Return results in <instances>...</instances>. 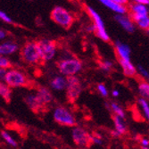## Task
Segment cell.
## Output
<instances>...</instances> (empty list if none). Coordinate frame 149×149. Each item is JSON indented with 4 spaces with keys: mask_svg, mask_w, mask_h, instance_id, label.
Wrapping results in <instances>:
<instances>
[{
    "mask_svg": "<svg viewBox=\"0 0 149 149\" xmlns=\"http://www.w3.org/2000/svg\"><path fill=\"white\" fill-rule=\"evenodd\" d=\"M50 17L56 23L65 30L70 29L74 22L72 13L62 6H56L54 8L50 13Z\"/></svg>",
    "mask_w": 149,
    "mask_h": 149,
    "instance_id": "obj_1",
    "label": "cell"
},
{
    "mask_svg": "<svg viewBox=\"0 0 149 149\" xmlns=\"http://www.w3.org/2000/svg\"><path fill=\"white\" fill-rule=\"evenodd\" d=\"M6 83L12 88L15 87H29L31 85V80L27 76L17 70H10L5 73Z\"/></svg>",
    "mask_w": 149,
    "mask_h": 149,
    "instance_id": "obj_2",
    "label": "cell"
},
{
    "mask_svg": "<svg viewBox=\"0 0 149 149\" xmlns=\"http://www.w3.org/2000/svg\"><path fill=\"white\" fill-rule=\"evenodd\" d=\"M39 57L43 61H49L54 58L56 53V44L49 39H41L36 43Z\"/></svg>",
    "mask_w": 149,
    "mask_h": 149,
    "instance_id": "obj_3",
    "label": "cell"
},
{
    "mask_svg": "<svg viewBox=\"0 0 149 149\" xmlns=\"http://www.w3.org/2000/svg\"><path fill=\"white\" fill-rule=\"evenodd\" d=\"M21 56L24 62L27 63L34 64L38 63L40 60L38 47L35 42L29 41L27 42L21 50Z\"/></svg>",
    "mask_w": 149,
    "mask_h": 149,
    "instance_id": "obj_4",
    "label": "cell"
},
{
    "mask_svg": "<svg viewBox=\"0 0 149 149\" xmlns=\"http://www.w3.org/2000/svg\"><path fill=\"white\" fill-rule=\"evenodd\" d=\"M81 62L76 58L64 59L58 63V69L60 72L66 76L75 75L79 71L81 70Z\"/></svg>",
    "mask_w": 149,
    "mask_h": 149,
    "instance_id": "obj_5",
    "label": "cell"
},
{
    "mask_svg": "<svg viewBox=\"0 0 149 149\" xmlns=\"http://www.w3.org/2000/svg\"><path fill=\"white\" fill-rule=\"evenodd\" d=\"M87 10L88 11L89 15L91 16V18L93 19L94 22V25L96 26V33L97 35V37L99 38H101L104 41H109L110 40V37L108 35V33L105 31V27L104 24V22L102 20V18L100 17V15L97 13V11H95L92 7L88 6Z\"/></svg>",
    "mask_w": 149,
    "mask_h": 149,
    "instance_id": "obj_6",
    "label": "cell"
},
{
    "mask_svg": "<svg viewBox=\"0 0 149 149\" xmlns=\"http://www.w3.org/2000/svg\"><path fill=\"white\" fill-rule=\"evenodd\" d=\"M66 88H67V98L72 103L75 102L79 97L81 92V86L79 79L74 75L68 76L66 79Z\"/></svg>",
    "mask_w": 149,
    "mask_h": 149,
    "instance_id": "obj_7",
    "label": "cell"
},
{
    "mask_svg": "<svg viewBox=\"0 0 149 149\" xmlns=\"http://www.w3.org/2000/svg\"><path fill=\"white\" fill-rule=\"evenodd\" d=\"M54 119L57 123L68 126V127H73L76 125V120L74 116L63 107H57L54 112Z\"/></svg>",
    "mask_w": 149,
    "mask_h": 149,
    "instance_id": "obj_8",
    "label": "cell"
},
{
    "mask_svg": "<svg viewBox=\"0 0 149 149\" xmlns=\"http://www.w3.org/2000/svg\"><path fill=\"white\" fill-rule=\"evenodd\" d=\"M72 139L74 143L80 147H88L91 142V135L81 128H74L72 130Z\"/></svg>",
    "mask_w": 149,
    "mask_h": 149,
    "instance_id": "obj_9",
    "label": "cell"
},
{
    "mask_svg": "<svg viewBox=\"0 0 149 149\" xmlns=\"http://www.w3.org/2000/svg\"><path fill=\"white\" fill-rule=\"evenodd\" d=\"M114 19L120 23V25L123 27V28L128 31V32H134L135 31V26L133 24V22L130 18H129L128 16L124 15H120V13H118L117 15H115Z\"/></svg>",
    "mask_w": 149,
    "mask_h": 149,
    "instance_id": "obj_10",
    "label": "cell"
},
{
    "mask_svg": "<svg viewBox=\"0 0 149 149\" xmlns=\"http://www.w3.org/2000/svg\"><path fill=\"white\" fill-rule=\"evenodd\" d=\"M25 102L29 105L32 111H34L35 113L39 112L45 106L41 102H40L37 95H29L28 97H25Z\"/></svg>",
    "mask_w": 149,
    "mask_h": 149,
    "instance_id": "obj_11",
    "label": "cell"
},
{
    "mask_svg": "<svg viewBox=\"0 0 149 149\" xmlns=\"http://www.w3.org/2000/svg\"><path fill=\"white\" fill-rule=\"evenodd\" d=\"M115 48L118 57L120 59L130 60V48L129 46L121 43L120 41L115 42Z\"/></svg>",
    "mask_w": 149,
    "mask_h": 149,
    "instance_id": "obj_12",
    "label": "cell"
},
{
    "mask_svg": "<svg viewBox=\"0 0 149 149\" xmlns=\"http://www.w3.org/2000/svg\"><path fill=\"white\" fill-rule=\"evenodd\" d=\"M119 63L121 66V68L123 70V72L128 77H134L137 73V70L135 68V66L132 64L130 60L126 59H120L119 58Z\"/></svg>",
    "mask_w": 149,
    "mask_h": 149,
    "instance_id": "obj_13",
    "label": "cell"
},
{
    "mask_svg": "<svg viewBox=\"0 0 149 149\" xmlns=\"http://www.w3.org/2000/svg\"><path fill=\"white\" fill-rule=\"evenodd\" d=\"M99 1L104 5L106 7H108L109 9L114 11L117 13H120V15H125L127 13V9L124 6L119 5L115 2H113V0H99Z\"/></svg>",
    "mask_w": 149,
    "mask_h": 149,
    "instance_id": "obj_14",
    "label": "cell"
},
{
    "mask_svg": "<svg viewBox=\"0 0 149 149\" xmlns=\"http://www.w3.org/2000/svg\"><path fill=\"white\" fill-rule=\"evenodd\" d=\"M132 20L133 22H137L138 25L141 29L148 31L149 29V18L148 15H134L132 13Z\"/></svg>",
    "mask_w": 149,
    "mask_h": 149,
    "instance_id": "obj_15",
    "label": "cell"
},
{
    "mask_svg": "<svg viewBox=\"0 0 149 149\" xmlns=\"http://www.w3.org/2000/svg\"><path fill=\"white\" fill-rule=\"evenodd\" d=\"M37 96H38V99L40 100V102H41L44 105L50 103L52 101V99H53L51 92L46 88H40L38 89Z\"/></svg>",
    "mask_w": 149,
    "mask_h": 149,
    "instance_id": "obj_16",
    "label": "cell"
},
{
    "mask_svg": "<svg viewBox=\"0 0 149 149\" xmlns=\"http://www.w3.org/2000/svg\"><path fill=\"white\" fill-rule=\"evenodd\" d=\"M18 47L16 44L12 42H6L0 45V55L1 56H6L11 55V54L15 53L17 50Z\"/></svg>",
    "mask_w": 149,
    "mask_h": 149,
    "instance_id": "obj_17",
    "label": "cell"
},
{
    "mask_svg": "<svg viewBox=\"0 0 149 149\" xmlns=\"http://www.w3.org/2000/svg\"><path fill=\"white\" fill-rule=\"evenodd\" d=\"M113 121H114V125L116 128V131L119 132L120 135H123L127 132V127H126V123L123 120V117L118 116V115H114L113 116Z\"/></svg>",
    "mask_w": 149,
    "mask_h": 149,
    "instance_id": "obj_18",
    "label": "cell"
},
{
    "mask_svg": "<svg viewBox=\"0 0 149 149\" xmlns=\"http://www.w3.org/2000/svg\"><path fill=\"white\" fill-rule=\"evenodd\" d=\"M66 79L63 77H56L52 80L51 87L56 90H63L66 88Z\"/></svg>",
    "mask_w": 149,
    "mask_h": 149,
    "instance_id": "obj_19",
    "label": "cell"
},
{
    "mask_svg": "<svg viewBox=\"0 0 149 149\" xmlns=\"http://www.w3.org/2000/svg\"><path fill=\"white\" fill-rule=\"evenodd\" d=\"M131 11L134 15H148V9L146 5L142 4H134L131 6Z\"/></svg>",
    "mask_w": 149,
    "mask_h": 149,
    "instance_id": "obj_20",
    "label": "cell"
},
{
    "mask_svg": "<svg viewBox=\"0 0 149 149\" xmlns=\"http://www.w3.org/2000/svg\"><path fill=\"white\" fill-rule=\"evenodd\" d=\"M0 96H1L6 102H10L11 100V89L10 87L0 81Z\"/></svg>",
    "mask_w": 149,
    "mask_h": 149,
    "instance_id": "obj_21",
    "label": "cell"
},
{
    "mask_svg": "<svg viewBox=\"0 0 149 149\" xmlns=\"http://www.w3.org/2000/svg\"><path fill=\"white\" fill-rule=\"evenodd\" d=\"M139 91L144 98L145 97L147 98L149 97V85H148V83L145 82V81L140 82L139 85Z\"/></svg>",
    "mask_w": 149,
    "mask_h": 149,
    "instance_id": "obj_22",
    "label": "cell"
},
{
    "mask_svg": "<svg viewBox=\"0 0 149 149\" xmlns=\"http://www.w3.org/2000/svg\"><path fill=\"white\" fill-rule=\"evenodd\" d=\"M139 104L142 107L143 112H144V113L146 115V118L148 120V118H149V106H148L147 101L143 97V98H139Z\"/></svg>",
    "mask_w": 149,
    "mask_h": 149,
    "instance_id": "obj_23",
    "label": "cell"
},
{
    "mask_svg": "<svg viewBox=\"0 0 149 149\" xmlns=\"http://www.w3.org/2000/svg\"><path fill=\"white\" fill-rule=\"evenodd\" d=\"M111 108H112V110L114 112V113L118 116H120V117H123L124 118L125 116V113L123 110V108H121L119 104H115V103H112L111 104Z\"/></svg>",
    "mask_w": 149,
    "mask_h": 149,
    "instance_id": "obj_24",
    "label": "cell"
},
{
    "mask_svg": "<svg viewBox=\"0 0 149 149\" xmlns=\"http://www.w3.org/2000/svg\"><path fill=\"white\" fill-rule=\"evenodd\" d=\"M10 67H12L11 62L7 58H6L3 56L0 55V68L8 69V68H10Z\"/></svg>",
    "mask_w": 149,
    "mask_h": 149,
    "instance_id": "obj_25",
    "label": "cell"
},
{
    "mask_svg": "<svg viewBox=\"0 0 149 149\" xmlns=\"http://www.w3.org/2000/svg\"><path fill=\"white\" fill-rule=\"evenodd\" d=\"M1 135H2L3 139H4L9 145H11V146H17L16 142L11 138V136H10V135H9L8 133H6V131H1Z\"/></svg>",
    "mask_w": 149,
    "mask_h": 149,
    "instance_id": "obj_26",
    "label": "cell"
},
{
    "mask_svg": "<svg viewBox=\"0 0 149 149\" xmlns=\"http://www.w3.org/2000/svg\"><path fill=\"white\" fill-rule=\"evenodd\" d=\"M101 68L104 71V72H109L113 66V63L109 61H104L101 63Z\"/></svg>",
    "mask_w": 149,
    "mask_h": 149,
    "instance_id": "obj_27",
    "label": "cell"
},
{
    "mask_svg": "<svg viewBox=\"0 0 149 149\" xmlns=\"http://www.w3.org/2000/svg\"><path fill=\"white\" fill-rule=\"evenodd\" d=\"M91 142H92V144L95 143V144H97V145H102V143H103L101 137L97 134L91 135Z\"/></svg>",
    "mask_w": 149,
    "mask_h": 149,
    "instance_id": "obj_28",
    "label": "cell"
},
{
    "mask_svg": "<svg viewBox=\"0 0 149 149\" xmlns=\"http://www.w3.org/2000/svg\"><path fill=\"white\" fill-rule=\"evenodd\" d=\"M97 89L98 91L100 92V94L102 95L103 97H107V95H108V91L105 88V86L104 84H99L97 86Z\"/></svg>",
    "mask_w": 149,
    "mask_h": 149,
    "instance_id": "obj_29",
    "label": "cell"
},
{
    "mask_svg": "<svg viewBox=\"0 0 149 149\" xmlns=\"http://www.w3.org/2000/svg\"><path fill=\"white\" fill-rule=\"evenodd\" d=\"M0 19L3 20L4 22H7V23H11L12 22V19L6 15V13L2 12V11H0Z\"/></svg>",
    "mask_w": 149,
    "mask_h": 149,
    "instance_id": "obj_30",
    "label": "cell"
},
{
    "mask_svg": "<svg viewBox=\"0 0 149 149\" xmlns=\"http://www.w3.org/2000/svg\"><path fill=\"white\" fill-rule=\"evenodd\" d=\"M138 70H139V72L145 78L146 77V79H148V72H147V71L146 70V69H144L143 67L141 66V65H139V67H138Z\"/></svg>",
    "mask_w": 149,
    "mask_h": 149,
    "instance_id": "obj_31",
    "label": "cell"
},
{
    "mask_svg": "<svg viewBox=\"0 0 149 149\" xmlns=\"http://www.w3.org/2000/svg\"><path fill=\"white\" fill-rule=\"evenodd\" d=\"M113 1L121 6H125L129 3V0H113Z\"/></svg>",
    "mask_w": 149,
    "mask_h": 149,
    "instance_id": "obj_32",
    "label": "cell"
},
{
    "mask_svg": "<svg viewBox=\"0 0 149 149\" xmlns=\"http://www.w3.org/2000/svg\"><path fill=\"white\" fill-rule=\"evenodd\" d=\"M135 2L138 4H142V5H148L149 0H134Z\"/></svg>",
    "mask_w": 149,
    "mask_h": 149,
    "instance_id": "obj_33",
    "label": "cell"
},
{
    "mask_svg": "<svg viewBox=\"0 0 149 149\" xmlns=\"http://www.w3.org/2000/svg\"><path fill=\"white\" fill-rule=\"evenodd\" d=\"M141 144H142V146H148V139H141Z\"/></svg>",
    "mask_w": 149,
    "mask_h": 149,
    "instance_id": "obj_34",
    "label": "cell"
},
{
    "mask_svg": "<svg viewBox=\"0 0 149 149\" xmlns=\"http://www.w3.org/2000/svg\"><path fill=\"white\" fill-rule=\"evenodd\" d=\"M6 31H3V30H0V39H3L5 37H6Z\"/></svg>",
    "mask_w": 149,
    "mask_h": 149,
    "instance_id": "obj_35",
    "label": "cell"
},
{
    "mask_svg": "<svg viewBox=\"0 0 149 149\" xmlns=\"http://www.w3.org/2000/svg\"><path fill=\"white\" fill-rule=\"evenodd\" d=\"M5 73H6V71L5 69H2V68H0V77H4L5 76Z\"/></svg>",
    "mask_w": 149,
    "mask_h": 149,
    "instance_id": "obj_36",
    "label": "cell"
},
{
    "mask_svg": "<svg viewBox=\"0 0 149 149\" xmlns=\"http://www.w3.org/2000/svg\"><path fill=\"white\" fill-rule=\"evenodd\" d=\"M113 97H118L119 96V91L118 90H113Z\"/></svg>",
    "mask_w": 149,
    "mask_h": 149,
    "instance_id": "obj_37",
    "label": "cell"
},
{
    "mask_svg": "<svg viewBox=\"0 0 149 149\" xmlns=\"http://www.w3.org/2000/svg\"><path fill=\"white\" fill-rule=\"evenodd\" d=\"M142 149H148V146H142Z\"/></svg>",
    "mask_w": 149,
    "mask_h": 149,
    "instance_id": "obj_38",
    "label": "cell"
}]
</instances>
